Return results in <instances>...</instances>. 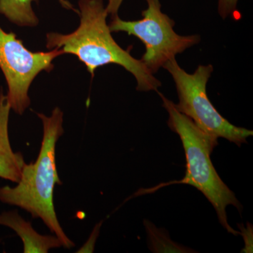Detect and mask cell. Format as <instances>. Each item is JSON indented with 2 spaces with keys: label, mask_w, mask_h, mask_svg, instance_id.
Segmentation results:
<instances>
[{
  "label": "cell",
  "mask_w": 253,
  "mask_h": 253,
  "mask_svg": "<svg viewBox=\"0 0 253 253\" xmlns=\"http://www.w3.org/2000/svg\"><path fill=\"white\" fill-rule=\"evenodd\" d=\"M239 0H218V11L222 18L234 14Z\"/></svg>",
  "instance_id": "cell-11"
},
{
  "label": "cell",
  "mask_w": 253,
  "mask_h": 253,
  "mask_svg": "<svg viewBox=\"0 0 253 253\" xmlns=\"http://www.w3.org/2000/svg\"><path fill=\"white\" fill-rule=\"evenodd\" d=\"M43 126V138L38 159L25 164L21 177L14 187L0 188V201L18 206L27 211L33 218H39L50 231L61 241L63 247L71 249L74 243L65 234L55 212L54 189L61 185L56 165V146L64 132L63 113L55 108L49 116L37 113Z\"/></svg>",
  "instance_id": "cell-2"
},
{
  "label": "cell",
  "mask_w": 253,
  "mask_h": 253,
  "mask_svg": "<svg viewBox=\"0 0 253 253\" xmlns=\"http://www.w3.org/2000/svg\"><path fill=\"white\" fill-rule=\"evenodd\" d=\"M38 0H0V14L20 27H36L39 19L33 11L32 3ZM63 7L78 13L66 0H59Z\"/></svg>",
  "instance_id": "cell-9"
},
{
  "label": "cell",
  "mask_w": 253,
  "mask_h": 253,
  "mask_svg": "<svg viewBox=\"0 0 253 253\" xmlns=\"http://www.w3.org/2000/svg\"><path fill=\"white\" fill-rule=\"evenodd\" d=\"M163 67L170 73L175 83L179 103L174 106L178 111L216 139L224 138L239 147L247 144V138L253 135V131L231 124L218 112L208 98L206 86L213 71L212 65L199 66L190 74L172 58Z\"/></svg>",
  "instance_id": "cell-4"
},
{
  "label": "cell",
  "mask_w": 253,
  "mask_h": 253,
  "mask_svg": "<svg viewBox=\"0 0 253 253\" xmlns=\"http://www.w3.org/2000/svg\"><path fill=\"white\" fill-rule=\"evenodd\" d=\"M241 229L240 234L242 235L245 242V249L243 253H253V226L248 223L247 226L244 227V224H238Z\"/></svg>",
  "instance_id": "cell-12"
},
{
  "label": "cell",
  "mask_w": 253,
  "mask_h": 253,
  "mask_svg": "<svg viewBox=\"0 0 253 253\" xmlns=\"http://www.w3.org/2000/svg\"><path fill=\"white\" fill-rule=\"evenodd\" d=\"M107 1L108 4L106 8L109 14H111L112 17L118 15V10L121 7L123 0H107Z\"/></svg>",
  "instance_id": "cell-14"
},
{
  "label": "cell",
  "mask_w": 253,
  "mask_h": 253,
  "mask_svg": "<svg viewBox=\"0 0 253 253\" xmlns=\"http://www.w3.org/2000/svg\"><path fill=\"white\" fill-rule=\"evenodd\" d=\"M11 107L2 88L0 89V178L17 183L26 164L21 153L13 151L9 136Z\"/></svg>",
  "instance_id": "cell-7"
},
{
  "label": "cell",
  "mask_w": 253,
  "mask_h": 253,
  "mask_svg": "<svg viewBox=\"0 0 253 253\" xmlns=\"http://www.w3.org/2000/svg\"><path fill=\"white\" fill-rule=\"evenodd\" d=\"M147 9L142 11L143 18L138 21H124L118 15L113 16L110 31L125 32L142 42L146 52L141 60L154 74L176 54L196 45L201 37L179 36L174 32V22L161 11L159 0H146Z\"/></svg>",
  "instance_id": "cell-5"
},
{
  "label": "cell",
  "mask_w": 253,
  "mask_h": 253,
  "mask_svg": "<svg viewBox=\"0 0 253 253\" xmlns=\"http://www.w3.org/2000/svg\"><path fill=\"white\" fill-rule=\"evenodd\" d=\"M64 54L61 49L32 51L13 32L0 26V69L7 84L6 98L11 109L23 115L31 105L29 89L40 73L54 69L53 61Z\"/></svg>",
  "instance_id": "cell-6"
},
{
  "label": "cell",
  "mask_w": 253,
  "mask_h": 253,
  "mask_svg": "<svg viewBox=\"0 0 253 253\" xmlns=\"http://www.w3.org/2000/svg\"><path fill=\"white\" fill-rule=\"evenodd\" d=\"M158 94L169 114L168 126L179 135L185 153L186 175L176 184H189L201 191L214 207L223 228L229 234L240 235L239 231L229 225L226 208L228 206H234L241 214L242 205L224 184L211 161V154L218 145V139L200 129L191 118L178 111L174 103L164 95L160 92Z\"/></svg>",
  "instance_id": "cell-3"
},
{
  "label": "cell",
  "mask_w": 253,
  "mask_h": 253,
  "mask_svg": "<svg viewBox=\"0 0 253 253\" xmlns=\"http://www.w3.org/2000/svg\"><path fill=\"white\" fill-rule=\"evenodd\" d=\"M78 6L79 26L68 34L47 33L46 48L61 49L64 54L74 55L92 76L101 66H122L135 78L136 90L158 91L161 82L154 77L141 59L133 57L113 39L107 23L109 13L103 0H80Z\"/></svg>",
  "instance_id": "cell-1"
},
{
  "label": "cell",
  "mask_w": 253,
  "mask_h": 253,
  "mask_svg": "<svg viewBox=\"0 0 253 253\" xmlns=\"http://www.w3.org/2000/svg\"><path fill=\"white\" fill-rule=\"evenodd\" d=\"M144 225L147 233L148 247L151 252L155 253H197L182 245L174 242L169 237L166 229L158 228L151 221L144 219Z\"/></svg>",
  "instance_id": "cell-10"
},
{
  "label": "cell",
  "mask_w": 253,
  "mask_h": 253,
  "mask_svg": "<svg viewBox=\"0 0 253 253\" xmlns=\"http://www.w3.org/2000/svg\"><path fill=\"white\" fill-rule=\"evenodd\" d=\"M0 225L7 226L17 234L22 240L25 253H47L50 249L63 246L56 236L38 234L31 223L25 220L16 211L0 214Z\"/></svg>",
  "instance_id": "cell-8"
},
{
  "label": "cell",
  "mask_w": 253,
  "mask_h": 253,
  "mask_svg": "<svg viewBox=\"0 0 253 253\" xmlns=\"http://www.w3.org/2000/svg\"><path fill=\"white\" fill-rule=\"evenodd\" d=\"M101 225V223H100L99 224H98L96 227L94 228V231H93L92 234L89 238V241H88V243H86L84 246H83V249L80 250L79 252H93V250H94V246L95 244V242H96V240L97 239L98 236H99L100 226Z\"/></svg>",
  "instance_id": "cell-13"
}]
</instances>
